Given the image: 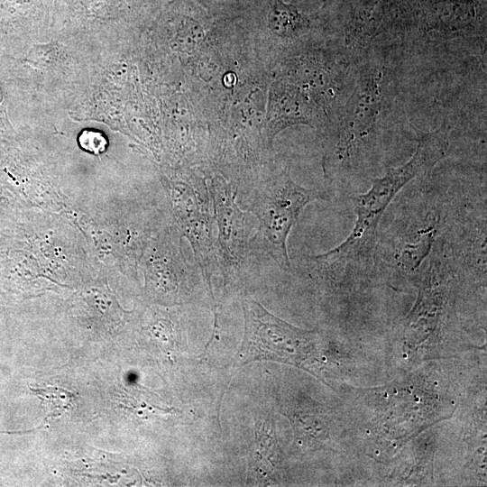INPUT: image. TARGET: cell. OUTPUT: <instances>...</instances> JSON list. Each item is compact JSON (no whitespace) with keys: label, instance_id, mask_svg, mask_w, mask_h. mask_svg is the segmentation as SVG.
I'll return each instance as SVG.
<instances>
[{"label":"cell","instance_id":"cell-1","mask_svg":"<svg viewBox=\"0 0 487 487\" xmlns=\"http://www.w3.org/2000/svg\"><path fill=\"white\" fill-rule=\"evenodd\" d=\"M448 150L449 142L442 130L424 133L406 163L390 169L373 179L368 191L354 196V228L340 244L312 257L317 272L335 283L369 274L375 265L378 226L391 202L404 186L444 159Z\"/></svg>","mask_w":487,"mask_h":487},{"label":"cell","instance_id":"cell-2","mask_svg":"<svg viewBox=\"0 0 487 487\" xmlns=\"http://www.w3.org/2000/svg\"><path fill=\"white\" fill-rule=\"evenodd\" d=\"M243 193V206L258 221L257 228L267 243V252L282 270L290 271L287 248L289 232L304 207L324 198V192L296 183L288 167Z\"/></svg>","mask_w":487,"mask_h":487},{"label":"cell","instance_id":"cell-3","mask_svg":"<svg viewBox=\"0 0 487 487\" xmlns=\"http://www.w3.org/2000/svg\"><path fill=\"white\" fill-rule=\"evenodd\" d=\"M243 342L237 354L241 365L274 361L303 368L317 354V333L296 327L270 313L252 298L242 300Z\"/></svg>","mask_w":487,"mask_h":487},{"label":"cell","instance_id":"cell-4","mask_svg":"<svg viewBox=\"0 0 487 487\" xmlns=\"http://www.w3.org/2000/svg\"><path fill=\"white\" fill-rule=\"evenodd\" d=\"M381 74L376 71L366 76L348 98L324 157L326 178L349 164L372 132L381 109Z\"/></svg>","mask_w":487,"mask_h":487},{"label":"cell","instance_id":"cell-5","mask_svg":"<svg viewBox=\"0 0 487 487\" xmlns=\"http://www.w3.org/2000/svg\"><path fill=\"white\" fill-rule=\"evenodd\" d=\"M207 187L217 228L216 244L221 273L225 278L239 271L246 262L252 243L254 224L252 214L244 212L235 202L237 191L220 176H216Z\"/></svg>","mask_w":487,"mask_h":487},{"label":"cell","instance_id":"cell-6","mask_svg":"<svg viewBox=\"0 0 487 487\" xmlns=\"http://www.w3.org/2000/svg\"><path fill=\"white\" fill-rule=\"evenodd\" d=\"M173 199L182 230L191 244L194 258L206 281L221 266L216 239L213 233V217L209 211V196L205 183L179 182L174 185Z\"/></svg>","mask_w":487,"mask_h":487},{"label":"cell","instance_id":"cell-7","mask_svg":"<svg viewBox=\"0 0 487 487\" xmlns=\"http://www.w3.org/2000/svg\"><path fill=\"white\" fill-rule=\"evenodd\" d=\"M272 110L266 134L270 145L274 136L284 128L298 124L313 125L317 117L313 106L299 89L289 85L279 87Z\"/></svg>","mask_w":487,"mask_h":487},{"label":"cell","instance_id":"cell-8","mask_svg":"<svg viewBox=\"0 0 487 487\" xmlns=\"http://www.w3.org/2000/svg\"><path fill=\"white\" fill-rule=\"evenodd\" d=\"M436 233L435 216L429 222H419L395 247L390 267L406 273H415L429 254Z\"/></svg>","mask_w":487,"mask_h":487},{"label":"cell","instance_id":"cell-9","mask_svg":"<svg viewBox=\"0 0 487 487\" xmlns=\"http://www.w3.org/2000/svg\"><path fill=\"white\" fill-rule=\"evenodd\" d=\"M268 21L271 31L284 38L297 36L309 26L308 19L283 0H274Z\"/></svg>","mask_w":487,"mask_h":487},{"label":"cell","instance_id":"cell-10","mask_svg":"<svg viewBox=\"0 0 487 487\" xmlns=\"http://www.w3.org/2000/svg\"><path fill=\"white\" fill-rule=\"evenodd\" d=\"M79 142L84 149L94 153L103 152L106 143L105 137L100 133L89 130L81 133Z\"/></svg>","mask_w":487,"mask_h":487},{"label":"cell","instance_id":"cell-11","mask_svg":"<svg viewBox=\"0 0 487 487\" xmlns=\"http://www.w3.org/2000/svg\"><path fill=\"white\" fill-rule=\"evenodd\" d=\"M4 100H5L4 93L0 87V114L4 113Z\"/></svg>","mask_w":487,"mask_h":487}]
</instances>
